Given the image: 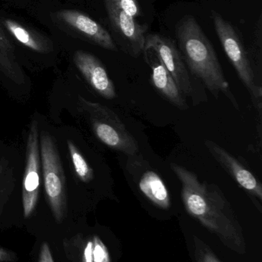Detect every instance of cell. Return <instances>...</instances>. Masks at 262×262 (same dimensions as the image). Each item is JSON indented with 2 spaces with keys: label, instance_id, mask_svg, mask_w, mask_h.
Instances as JSON below:
<instances>
[{
  "label": "cell",
  "instance_id": "6da1fadb",
  "mask_svg": "<svg viewBox=\"0 0 262 262\" xmlns=\"http://www.w3.org/2000/svg\"><path fill=\"white\" fill-rule=\"evenodd\" d=\"M171 169L182 184V200L188 213L215 234L232 251L244 255L243 228L230 203L218 186L201 182L195 172L172 163Z\"/></svg>",
  "mask_w": 262,
  "mask_h": 262
},
{
  "label": "cell",
  "instance_id": "7a4b0ae2",
  "mask_svg": "<svg viewBox=\"0 0 262 262\" xmlns=\"http://www.w3.org/2000/svg\"><path fill=\"white\" fill-rule=\"evenodd\" d=\"M177 36L180 53L191 73L203 81L216 99L223 93L235 108L239 109L215 49L196 19L191 15L182 19L177 26Z\"/></svg>",
  "mask_w": 262,
  "mask_h": 262
},
{
  "label": "cell",
  "instance_id": "3957f363",
  "mask_svg": "<svg viewBox=\"0 0 262 262\" xmlns=\"http://www.w3.org/2000/svg\"><path fill=\"white\" fill-rule=\"evenodd\" d=\"M78 102L98 140L113 150L129 157L137 155L139 146L136 140L113 111L83 97H78Z\"/></svg>",
  "mask_w": 262,
  "mask_h": 262
},
{
  "label": "cell",
  "instance_id": "277c9868",
  "mask_svg": "<svg viewBox=\"0 0 262 262\" xmlns=\"http://www.w3.org/2000/svg\"><path fill=\"white\" fill-rule=\"evenodd\" d=\"M40 157L45 191L55 220L63 221L66 215V178L58 147L49 133L39 136Z\"/></svg>",
  "mask_w": 262,
  "mask_h": 262
},
{
  "label": "cell",
  "instance_id": "5b68a950",
  "mask_svg": "<svg viewBox=\"0 0 262 262\" xmlns=\"http://www.w3.org/2000/svg\"><path fill=\"white\" fill-rule=\"evenodd\" d=\"M214 26L218 38L229 61L236 71L238 78L250 94L252 103L261 112V87L257 84L253 69L247 52L235 29L218 12H212Z\"/></svg>",
  "mask_w": 262,
  "mask_h": 262
},
{
  "label": "cell",
  "instance_id": "8992f818",
  "mask_svg": "<svg viewBox=\"0 0 262 262\" xmlns=\"http://www.w3.org/2000/svg\"><path fill=\"white\" fill-rule=\"evenodd\" d=\"M153 51L185 96L193 94L192 82L184 60L174 41L159 34L146 35L144 50Z\"/></svg>",
  "mask_w": 262,
  "mask_h": 262
},
{
  "label": "cell",
  "instance_id": "52a82bcc",
  "mask_svg": "<svg viewBox=\"0 0 262 262\" xmlns=\"http://www.w3.org/2000/svg\"><path fill=\"white\" fill-rule=\"evenodd\" d=\"M39 133L38 123L31 124L26 144V167L23 182V205L25 218H29L35 210L40 186Z\"/></svg>",
  "mask_w": 262,
  "mask_h": 262
},
{
  "label": "cell",
  "instance_id": "ba28073f",
  "mask_svg": "<svg viewBox=\"0 0 262 262\" xmlns=\"http://www.w3.org/2000/svg\"><path fill=\"white\" fill-rule=\"evenodd\" d=\"M211 155L251 196L261 201L262 186L258 179L238 159L212 140H205Z\"/></svg>",
  "mask_w": 262,
  "mask_h": 262
},
{
  "label": "cell",
  "instance_id": "9c48e42d",
  "mask_svg": "<svg viewBox=\"0 0 262 262\" xmlns=\"http://www.w3.org/2000/svg\"><path fill=\"white\" fill-rule=\"evenodd\" d=\"M73 60L77 69L98 95L107 100L116 98L113 81L103 63L95 55L78 50L74 54Z\"/></svg>",
  "mask_w": 262,
  "mask_h": 262
},
{
  "label": "cell",
  "instance_id": "30bf717a",
  "mask_svg": "<svg viewBox=\"0 0 262 262\" xmlns=\"http://www.w3.org/2000/svg\"><path fill=\"white\" fill-rule=\"evenodd\" d=\"M58 19L97 46L110 51H117V47L110 34L106 29L83 12L71 9H63L57 13Z\"/></svg>",
  "mask_w": 262,
  "mask_h": 262
},
{
  "label": "cell",
  "instance_id": "8fae6325",
  "mask_svg": "<svg viewBox=\"0 0 262 262\" xmlns=\"http://www.w3.org/2000/svg\"><path fill=\"white\" fill-rule=\"evenodd\" d=\"M146 60L152 69L151 81L155 90L171 104L180 110L188 109L185 95L174 78L166 70L153 51L145 50Z\"/></svg>",
  "mask_w": 262,
  "mask_h": 262
},
{
  "label": "cell",
  "instance_id": "7c38bea8",
  "mask_svg": "<svg viewBox=\"0 0 262 262\" xmlns=\"http://www.w3.org/2000/svg\"><path fill=\"white\" fill-rule=\"evenodd\" d=\"M106 7L112 27L127 41L133 53L143 52L146 42L147 26L138 24L135 18L125 13L108 0H106Z\"/></svg>",
  "mask_w": 262,
  "mask_h": 262
},
{
  "label": "cell",
  "instance_id": "4fadbf2b",
  "mask_svg": "<svg viewBox=\"0 0 262 262\" xmlns=\"http://www.w3.org/2000/svg\"><path fill=\"white\" fill-rule=\"evenodd\" d=\"M140 192L155 206L162 209H169L171 197L166 183L155 171L146 169L136 178Z\"/></svg>",
  "mask_w": 262,
  "mask_h": 262
},
{
  "label": "cell",
  "instance_id": "5bb4252c",
  "mask_svg": "<svg viewBox=\"0 0 262 262\" xmlns=\"http://www.w3.org/2000/svg\"><path fill=\"white\" fill-rule=\"evenodd\" d=\"M0 72L15 84H23L26 78L23 69L20 67L15 47L0 26Z\"/></svg>",
  "mask_w": 262,
  "mask_h": 262
},
{
  "label": "cell",
  "instance_id": "9a60e30c",
  "mask_svg": "<svg viewBox=\"0 0 262 262\" xmlns=\"http://www.w3.org/2000/svg\"><path fill=\"white\" fill-rule=\"evenodd\" d=\"M3 25L18 42L31 50L39 53H48L52 50V44L20 23L9 18H3Z\"/></svg>",
  "mask_w": 262,
  "mask_h": 262
},
{
  "label": "cell",
  "instance_id": "2e32d148",
  "mask_svg": "<svg viewBox=\"0 0 262 262\" xmlns=\"http://www.w3.org/2000/svg\"><path fill=\"white\" fill-rule=\"evenodd\" d=\"M67 146L77 177L83 183H90L94 179L93 169L89 166V163L86 161L79 149L74 144L73 142L67 140Z\"/></svg>",
  "mask_w": 262,
  "mask_h": 262
},
{
  "label": "cell",
  "instance_id": "e0dca14e",
  "mask_svg": "<svg viewBox=\"0 0 262 262\" xmlns=\"http://www.w3.org/2000/svg\"><path fill=\"white\" fill-rule=\"evenodd\" d=\"M194 254L196 262H221L210 248L197 236H194Z\"/></svg>",
  "mask_w": 262,
  "mask_h": 262
},
{
  "label": "cell",
  "instance_id": "ac0fdd59",
  "mask_svg": "<svg viewBox=\"0 0 262 262\" xmlns=\"http://www.w3.org/2000/svg\"><path fill=\"white\" fill-rule=\"evenodd\" d=\"M108 1L110 2L115 7L133 18L142 15L139 4L137 0H108Z\"/></svg>",
  "mask_w": 262,
  "mask_h": 262
},
{
  "label": "cell",
  "instance_id": "d6986e66",
  "mask_svg": "<svg viewBox=\"0 0 262 262\" xmlns=\"http://www.w3.org/2000/svg\"><path fill=\"white\" fill-rule=\"evenodd\" d=\"M93 262H110L109 251L99 237L95 235L92 239Z\"/></svg>",
  "mask_w": 262,
  "mask_h": 262
},
{
  "label": "cell",
  "instance_id": "ffe728a7",
  "mask_svg": "<svg viewBox=\"0 0 262 262\" xmlns=\"http://www.w3.org/2000/svg\"><path fill=\"white\" fill-rule=\"evenodd\" d=\"M38 262H54L50 248L48 243H44L42 245Z\"/></svg>",
  "mask_w": 262,
  "mask_h": 262
},
{
  "label": "cell",
  "instance_id": "44dd1931",
  "mask_svg": "<svg viewBox=\"0 0 262 262\" xmlns=\"http://www.w3.org/2000/svg\"><path fill=\"white\" fill-rule=\"evenodd\" d=\"M83 262H93L92 258V239L89 240L83 250Z\"/></svg>",
  "mask_w": 262,
  "mask_h": 262
},
{
  "label": "cell",
  "instance_id": "7402d4cb",
  "mask_svg": "<svg viewBox=\"0 0 262 262\" xmlns=\"http://www.w3.org/2000/svg\"><path fill=\"white\" fill-rule=\"evenodd\" d=\"M16 260V255L9 250L0 248V262H12Z\"/></svg>",
  "mask_w": 262,
  "mask_h": 262
},
{
  "label": "cell",
  "instance_id": "603a6c76",
  "mask_svg": "<svg viewBox=\"0 0 262 262\" xmlns=\"http://www.w3.org/2000/svg\"><path fill=\"white\" fill-rule=\"evenodd\" d=\"M1 170H2V167H1V166H0V172H1Z\"/></svg>",
  "mask_w": 262,
  "mask_h": 262
}]
</instances>
